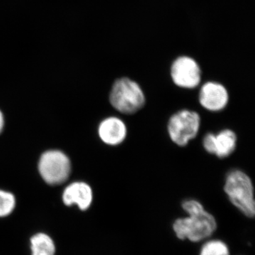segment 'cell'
Here are the masks:
<instances>
[{
	"instance_id": "6da1fadb",
	"label": "cell",
	"mask_w": 255,
	"mask_h": 255,
	"mask_svg": "<svg viewBox=\"0 0 255 255\" xmlns=\"http://www.w3.org/2000/svg\"><path fill=\"white\" fill-rule=\"evenodd\" d=\"M182 208L189 216L174 221L173 229L178 238L199 242L215 232L217 228L216 219L201 203L194 199L186 200L182 203Z\"/></svg>"
},
{
	"instance_id": "7a4b0ae2",
	"label": "cell",
	"mask_w": 255,
	"mask_h": 255,
	"mask_svg": "<svg viewBox=\"0 0 255 255\" xmlns=\"http://www.w3.org/2000/svg\"><path fill=\"white\" fill-rule=\"evenodd\" d=\"M224 191L231 203L249 218L255 215L254 187L251 178L239 169L228 172Z\"/></svg>"
},
{
	"instance_id": "3957f363",
	"label": "cell",
	"mask_w": 255,
	"mask_h": 255,
	"mask_svg": "<svg viewBox=\"0 0 255 255\" xmlns=\"http://www.w3.org/2000/svg\"><path fill=\"white\" fill-rule=\"evenodd\" d=\"M111 105L124 114H133L141 110L145 104V97L140 85L128 78L119 79L111 90Z\"/></svg>"
},
{
	"instance_id": "277c9868",
	"label": "cell",
	"mask_w": 255,
	"mask_h": 255,
	"mask_svg": "<svg viewBox=\"0 0 255 255\" xmlns=\"http://www.w3.org/2000/svg\"><path fill=\"white\" fill-rule=\"evenodd\" d=\"M200 124V116L197 112L181 110L169 119L167 131L172 142L184 147L197 135Z\"/></svg>"
},
{
	"instance_id": "5b68a950",
	"label": "cell",
	"mask_w": 255,
	"mask_h": 255,
	"mask_svg": "<svg viewBox=\"0 0 255 255\" xmlns=\"http://www.w3.org/2000/svg\"><path fill=\"white\" fill-rule=\"evenodd\" d=\"M38 170L45 182L50 185H57L68 179L71 163L68 156L61 151L48 150L41 155Z\"/></svg>"
},
{
	"instance_id": "8992f818",
	"label": "cell",
	"mask_w": 255,
	"mask_h": 255,
	"mask_svg": "<svg viewBox=\"0 0 255 255\" xmlns=\"http://www.w3.org/2000/svg\"><path fill=\"white\" fill-rule=\"evenodd\" d=\"M171 77L177 86L185 89H194L200 84V67L190 57H179L171 67Z\"/></svg>"
},
{
	"instance_id": "52a82bcc",
	"label": "cell",
	"mask_w": 255,
	"mask_h": 255,
	"mask_svg": "<svg viewBox=\"0 0 255 255\" xmlns=\"http://www.w3.org/2000/svg\"><path fill=\"white\" fill-rule=\"evenodd\" d=\"M199 102L206 110L219 112L227 106L229 95L226 87L216 82H208L201 87Z\"/></svg>"
},
{
	"instance_id": "ba28073f",
	"label": "cell",
	"mask_w": 255,
	"mask_h": 255,
	"mask_svg": "<svg viewBox=\"0 0 255 255\" xmlns=\"http://www.w3.org/2000/svg\"><path fill=\"white\" fill-rule=\"evenodd\" d=\"M93 200L92 188L85 182L72 183L63 191V201L68 206L76 205L82 211H86Z\"/></svg>"
},
{
	"instance_id": "9c48e42d",
	"label": "cell",
	"mask_w": 255,
	"mask_h": 255,
	"mask_svg": "<svg viewBox=\"0 0 255 255\" xmlns=\"http://www.w3.org/2000/svg\"><path fill=\"white\" fill-rule=\"evenodd\" d=\"M98 132L101 140L105 143L118 145L127 137V126L122 119L117 117H109L100 124Z\"/></svg>"
},
{
	"instance_id": "30bf717a",
	"label": "cell",
	"mask_w": 255,
	"mask_h": 255,
	"mask_svg": "<svg viewBox=\"0 0 255 255\" xmlns=\"http://www.w3.org/2000/svg\"><path fill=\"white\" fill-rule=\"evenodd\" d=\"M237 143V136L233 130L226 129L216 135V152L219 158H226L234 152Z\"/></svg>"
},
{
	"instance_id": "8fae6325",
	"label": "cell",
	"mask_w": 255,
	"mask_h": 255,
	"mask_svg": "<svg viewBox=\"0 0 255 255\" xmlns=\"http://www.w3.org/2000/svg\"><path fill=\"white\" fill-rule=\"evenodd\" d=\"M31 255H55L54 241L48 234L38 233L30 239Z\"/></svg>"
},
{
	"instance_id": "7c38bea8",
	"label": "cell",
	"mask_w": 255,
	"mask_h": 255,
	"mask_svg": "<svg viewBox=\"0 0 255 255\" xmlns=\"http://www.w3.org/2000/svg\"><path fill=\"white\" fill-rule=\"evenodd\" d=\"M200 255H230V251L226 243L214 240L208 241L202 246Z\"/></svg>"
},
{
	"instance_id": "4fadbf2b",
	"label": "cell",
	"mask_w": 255,
	"mask_h": 255,
	"mask_svg": "<svg viewBox=\"0 0 255 255\" xmlns=\"http://www.w3.org/2000/svg\"><path fill=\"white\" fill-rule=\"evenodd\" d=\"M16 199L11 193L0 190V218L6 217L13 212Z\"/></svg>"
},
{
	"instance_id": "5bb4252c",
	"label": "cell",
	"mask_w": 255,
	"mask_h": 255,
	"mask_svg": "<svg viewBox=\"0 0 255 255\" xmlns=\"http://www.w3.org/2000/svg\"><path fill=\"white\" fill-rule=\"evenodd\" d=\"M203 146L206 152L210 154H214L216 152V135L212 132L206 134L203 139Z\"/></svg>"
},
{
	"instance_id": "9a60e30c",
	"label": "cell",
	"mask_w": 255,
	"mask_h": 255,
	"mask_svg": "<svg viewBox=\"0 0 255 255\" xmlns=\"http://www.w3.org/2000/svg\"><path fill=\"white\" fill-rule=\"evenodd\" d=\"M4 116H3L2 113H1V111H0V133L2 131L3 128H4Z\"/></svg>"
}]
</instances>
